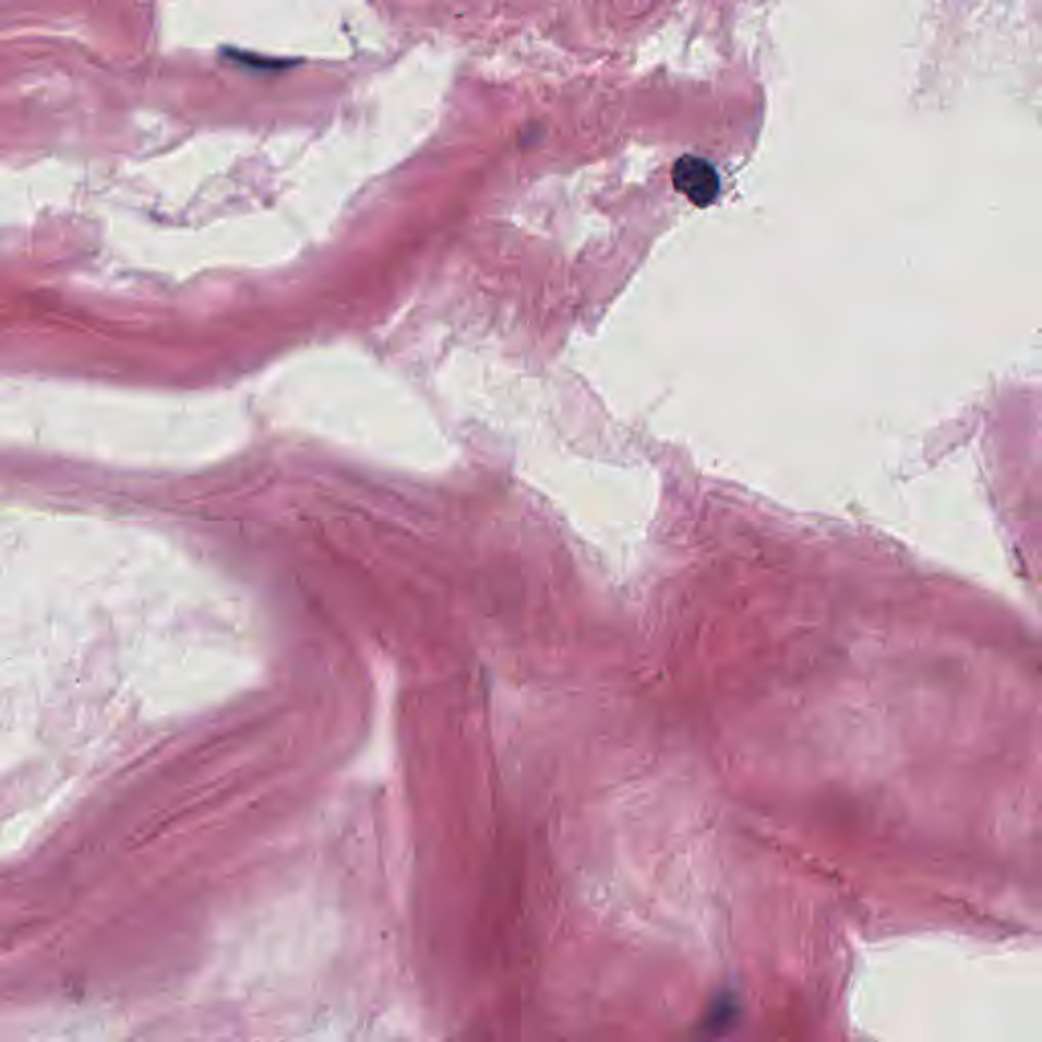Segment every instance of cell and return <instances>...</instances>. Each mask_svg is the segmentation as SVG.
<instances>
[{
  "instance_id": "1",
  "label": "cell",
  "mask_w": 1042,
  "mask_h": 1042,
  "mask_svg": "<svg viewBox=\"0 0 1042 1042\" xmlns=\"http://www.w3.org/2000/svg\"><path fill=\"white\" fill-rule=\"evenodd\" d=\"M672 183L682 196L688 197L698 208L710 206L721 192L717 167L698 155L680 157L672 167Z\"/></svg>"
},
{
  "instance_id": "2",
  "label": "cell",
  "mask_w": 1042,
  "mask_h": 1042,
  "mask_svg": "<svg viewBox=\"0 0 1042 1042\" xmlns=\"http://www.w3.org/2000/svg\"><path fill=\"white\" fill-rule=\"evenodd\" d=\"M230 56H232V60L244 63V65H251V68H265V70H267V68H284V61H261L259 58H253L251 53H239V51H235V53H230Z\"/></svg>"
}]
</instances>
